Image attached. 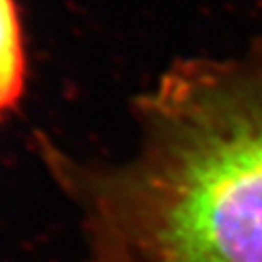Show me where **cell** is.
Returning a JSON list of instances; mask_svg holds the SVG:
<instances>
[{
  "instance_id": "1",
  "label": "cell",
  "mask_w": 262,
  "mask_h": 262,
  "mask_svg": "<svg viewBox=\"0 0 262 262\" xmlns=\"http://www.w3.org/2000/svg\"><path fill=\"white\" fill-rule=\"evenodd\" d=\"M119 161L35 151L74 206L85 262H262V35L169 64L132 101Z\"/></svg>"
},
{
  "instance_id": "2",
  "label": "cell",
  "mask_w": 262,
  "mask_h": 262,
  "mask_svg": "<svg viewBox=\"0 0 262 262\" xmlns=\"http://www.w3.org/2000/svg\"><path fill=\"white\" fill-rule=\"evenodd\" d=\"M28 56L16 0H0V121L19 105L26 92Z\"/></svg>"
}]
</instances>
